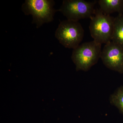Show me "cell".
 <instances>
[{
    "instance_id": "obj_3",
    "label": "cell",
    "mask_w": 123,
    "mask_h": 123,
    "mask_svg": "<svg viewBox=\"0 0 123 123\" xmlns=\"http://www.w3.org/2000/svg\"><path fill=\"white\" fill-rule=\"evenodd\" d=\"M115 18L103 13L100 9L96 10L90 18V31L95 42L106 44L112 40L114 32Z\"/></svg>"
},
{
    "instance_id": "obj_8",
    "label": "cell",
    "mask_w": 123,
    "mask_h": 123,
    "mask_svg": "<svg viewBox=\"0 0 123 123\" xmlns=\"http://www.w3.org/2000/svg\"><path fill=\"white\" fill-rule=\"evenodd\" d=\"M111 41L123 46V14H118L115 18Z\"/></svg>"
},
{
    "instance_id": "obj_9",
    "label": "cell",
    "mask_w": 123,
    "mask_h": 123,
    "mask_svg": "<svg viewBox=\"0 0 123 123\" xmlns=\"http://www.w3.org/2000/svg\"><path fill=\"white\" fill-rule=\"evenodd\" d=\"M111 103L114 105L123 115V86L117 89L110 98Z\"/></svg>"
},
{
    "instance_id": "obj_2",
    "label": "cell",
    "mask_w": 123,
    "mask_h": 123,
    "mask_svg": "<svg viewBox=\"0 0 123 123\" xmlns=\"http://www.w3.org/2000/svg\"><path fill=\"white\" fill-rule=\"evenodd\" d=\"M102 44L94 40L86 42L73 49L72 59L77 71H87L101 58Z\"/></svg>"
},
{
    "instance_id": "obj_7",
    "label": "cell",
    "mask_w": 123,
    "mask_h": 123,
    "mask_svg": "<svg viewBox=\"0 0 123 123\" xmlns=\"http://www.w3.org/2000/svg\"><path fill=\"white\" fill-rule=\"evenodd\" d=\"M98 3L99 9L105 14L110 15L115 12L123 14V0H99Z\"/></svg>"
},
{
    "instance_id": "obj_6",
    "label": "cell",
    "mask_w": 123,
    "mask_h": 123,
    "mask_svg": "<svg viewBox=\"0 0 123 123\" xmlns=\"http://www.w3.org/2000/svg\"><path fill=\"white\" fill-rule=\"evenodd\" d=\"M101 58L108 68L123 73V46L112 41L109 42L102 50Z\"/></svg>"
},
{
    "instance_id": "obj_5",
    "label": "cell",
    "mask_w": 123,
    "mask_h": 123,
    "mask_svg": "<svg viewBox=\"0 0 123 123\" xmlns=\"http://www.w3.org/2000/svg\"><path fill=\"white\" fill-rule=\"evenodd\" d=\"M95 4V2L84 0H64L59 10L67 20L78 21L80 19L90 18L94 15Z\"/></svg>"
},
{
    "instance_id": "obj_1",
    "label": "cell",
    "mask_w": 123,
    "mask_h": 123,
    "mask_svg": "<svg viewBox=\"0 0 123 123\" xmlns=\"http://www.w3.org/2000/svg\"><path fill=\"white\" fill-rule=\"evenodd\" d=\"M55 4L52 0H26L22 9L26 15H32V23L36 24L38 28L44 23L53 21L55 13L59 11L54 8Z\"/></svg>"
},
{
    "instance_id": "obj_4",
    "label": "cell",
    "mask_w": 123,
    "mask_h": 123,
    "mask_svg": "<svg viewBox=\"0 0 123 123\" xmlns=\"http://www.w3.org/2000/svg\"><path fill=\"white\" fill-rule=\"evenodd\" d=\"M84 30L78 21L69 20L61 22L55 32V37L66 48H76L83 39Z\"/></svg>"
}]
</instances>
